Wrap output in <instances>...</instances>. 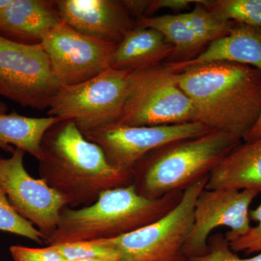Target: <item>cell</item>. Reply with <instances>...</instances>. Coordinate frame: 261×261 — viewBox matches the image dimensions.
I'll list each match as a JSON object with an SVG mask.
<instances>
[{"label": "cell", "instance_id": "cell-32", "mask_svg": "<svg viewBox=\"0 0 261 261\" xmlns=\"http://www.w3.org/2000/svg\"><path fill=\"white\" fill-rule=\"evenodd\" d=\"M8 106H7L4 102L0 101V113H6L8 112Z\"/></svg>", "mask_w": 261, "mask_h": 261}, {"label": "cell", "instance_id": "cell-17", "mask_svg": "<svg viewBox=\"0 0 261 261\" xmlns=\"http://www.w3.org/2000/svg\"><path fill=\"white\" fill-rule=\"evenodd\" d=\"M174 47L153 29L137 27L117 44L111 68L136 70L161 64L172 56Z\"/></svg>", "mask_w": 261, "mask_h": 261}, {"label": "cell", "instance_id": "cell-22", "mask_svg": "<svg viewBox=\"0 0 261 261\" xmlns=\"http://www.w3.org/2000/svg\"><path fill=\"white\" fill-rule=\"evenodd\" d=\"M67 261L118 258L116 247L109 240L75 242L51 245Z\"/></svg>", "mask_w": 261, "mask_h": 261}, {"label": "cell", "instance_id": "cell-31", "mask_svg": "<svg viewBox=\"0 0 261 261\" xmlns=\"http://www.w3.org/2000/svg\"><path fill=\"white\" fill-rule=\"evenodd\" d=\"M75 261H119V259H118V258L89 259V260H75Z\"/></svg>", "mask_w": 261, "mask_h": 261}, {"label": "cell", "instance_id": "cell-11", "mask_svg": "<svg viewBox=\"0 0 261 261\" xmlns=\"http://www.w3.org/2000/svg\"><path fill=\"white\" fill-rule=\"evenodd\" d=\"M61 87H72L111 68L117 44L84 35L61 22L42 43Z\"/></svg>", "mask_w": 261, "mask_h": 261}, {"label": "cell", "instance_id": "cell-14", "mask_svg": "<svg viewBox=\"0 0 261 261\" xmlns=\"http://www.w3.org/2000/svg\"><path fill=\"white\" fill-rule=\"evenodd\" d=\"M61 22L55 1L11 0L0 13V37L37 45Z\"/></svg>", "mask_w": 261, "mask_h": 261}, {"label": "cell", "instance_id": "cell-27", "mask_svg": "<svg viewBox=\"0 0 261 261\" xmlns=\"http://www.w3.org/2000/svg\"><path fill=\"white\" fill-rule=\"evenodd\" d=\"M200 0H151L147 15L156 13L159 10L168 9L173 11H181L190 8Z\"/></svg>", "mask_w": 261, "mask_h": 261}, {"label": "cell", "instance_id": "cell-8", "mask_svg": "<svg viewBox=\"0 0 261 261\" xmlns=\"http://www.w3.org/2000/svg\"><path fill=\"white\" fill-rule=\"evenodd\" d=\"M61 89L42 44L25 45L0 37V96L44 110Z\"/></svg>", "mask_w": 261, "mask_h": 261}, {"label": "cell", "instance_id": "cell-15", "mask_svg": "<svg viewBox=\"0 0 261 261\" xmlns=\"http://www.w3.org/2000/svg\"><path fill=\"white\" fill-rule=\"evenodd\" d=\"M216 62L248 65L261 73V28L236 23L229 34L211 42L198 56L186 61L164 63L179 73L195 65Z\"/></svg>", "mask_w": 261, "mask_h": 261}, {"label": "cell", "instance_id": "cell-3", "mask_svg": "<svg viewBox=\"0 0 261 261\" xmlns=\"http://www.w3.org/2000/svg\"><path fill=\"white\" fill-rule=\"evenodd\" d=\"M183 193L173 192L151 200L139 195L133 184L106 190L92 205L65 207L56 229L44 243L51 246L120 238L166 216L179 203Z\"/></svg>", "mask_w": 261, "mask_h": 261}, {"label": "cell", "instance_id": "cell-20", "mask_svg": "<svg viewBox=\"0 0 261 261\" xmlns=\"http://www.w3.org/2000/svg\"><path fill=\"white\" fill-rule=\"evenodd\" d=\"M204 1L200 0L193 10L181 15L201 42L205 45L227 35L237 23L226 20L207 9L203 5Z\"/></svg>", "mask_w": 261, "mask_h": 261}, {"label": "cell", "instance_id": "cell-13", "mask_svg": "<svg viewBox=\"0 0 261 261\" xmlns=\"http://www.w3.org/2000/svg\"><path fill=\"white\" fill-rule=\"evenodd\" d=\"M62 21L98 40L119 44L137 27L122 0H56Z\"/></svg>", "mask_w": 261, "mask_h": 261}, {"label": "cell", "instance_id": "cell-26", "mask_svg": "<svg viewBox=\"0 0 261 261\" xmlns=\"http://www.w3.org/2000/svg\"><path fill=\"white\" fill-rule=\"evenodd\" d=\"M10 251L15 261H67L51 246L32 248L13 245L10 247Z\"/></svg>", "mask_w": 261, "mask_h": 261}, {"label": "cell", "instance_id": "cell-25", "mask_svg": "<svg viewBox=\"0 0 261 261\" xmlns=\"http://www.w3.org/2000/svg\"><path fill=\"white\" fill-rule=\"evenodd\" d=\"M250 218L257 224L251 226L243 236L228 241L233 252H245L246 254L261 252V202L256 208L250 211Z\"/></svg>", "mask_w": 261, "mask_h": 261}, {"label": "cell", "instance_id": "cell-21", "mask_svg": "<svg viewBox=\"0 0 261 261\" xmlns=\"http://www.w3.org/2000/svg\"><path fill=\"white\" fill-rule=\"evenodd\" d=\"M203 5L226 20L261 28V0H205Z\"/></svg>", "mask_w": 261, "mask_h": 261}, {"label": "cell", "instance_id": "cell-29", "mask_svg": "<svg viewBox=\"0 0 261 261\" xmlns=\"http://www.w3.org/2000/svg\"><path fill=\"white\" fill-rule=\"evenodd\" d=\"M260 137H261V114L252 129L244 137L243 142H251Z\"/></svg>", "mask_w": 261, "mask_h": 261}, {"label": "cell", "instance_id": "cell-16", "mask_svg": "<svg viewBox=\"0 0 261 261\" xmlns=\"http://www.w3.org/2000/svg\"><path fill=\"white\" fill-rule=\"evenodd\" d=\"M205 189L261 193V137L242 142L224 156L209 174Z\"/></svg>", "mask_w": 261, "mask_h": 261}, {"label": "cell", "instance_id": "cell-30", "mask_svg": "<svg viewBox=\"0 0 261 261\" xmlns=\"http://www.w3.org/2000/svg\"><path fill=\"white\" fill-rule=\"evenodd\" d=\"M11 3V0H0V13L2 10L6 8L10 3Z\"/></svg>", "mask_w": 261, "mask_h": 261}, {"label": "cell", "instance_id": "cell-28", "mask_svg": "<svg viewBox=\"0 0 261 261\" xmlns=\"http://www.w3.org/2000/svg\"><path fill=\"white\" fill-rule=\"evenodd\" d=\"M122 2L132 17L137 19V22L140 19L145 18V15H147V9L151 1L150 0H122Z\"/></svg>", "mask_w": 261, "mask_h": 261}, {"label": "cell", "instance_id": "cell-19", "mask_svg": "<svg viewBox=\"0 0 261 261\" xmlns=\"http://www.w3.org/2000/svg\"><path fill=\"white\" fill-rule=\"evenodd\" d=\"M138 27L153 29L161 33L174 47L171 58H180L197 53L204 44L187 24L181 13L161 16L146 17L137 22Z\"/></svg>", "mask_w": 261, "mask_h": 261}, {"label": "cell", "instance_id": "cell-9", "mask_svg": "<svg viewBox=\"0 0 261 261\" xmlns=\"http://www.w3.org/2000/svg\"><path fill=\"white\" fill-rule=\"evenodd\" d=\"M258 195L251 190L204 189L196 200L193 226L184 247L187 260L208 252L207 241L216 228H228L227 241L245 234L252 226L250 207Z\"/></svg>", "mask_w": 261, "mask_h": 261}, {"label": "cell", "instance_id": "cell-18", "mask_svg": "<svg viewBox=\"0 0 261 261\" xmlns=\"http://www.w3.org/2000/svg\"><path fill=\"white\" fill-rule=\"evenodd\" d=\"M62 120L57 117L33 118L18 113H0V148L13 152V147L40 159L43 137L51 127Z\"/></svg>", "mask_w": 261, "mask_h": 261}, {"label": "cell", "instance_id": "cell-4", "mask_svg": "<svg viewBox=\"0 0 261 261\" xmlns=\"http://www.w3.org/2000/svg\"><path fill=\"white\" fill-rule=\"evenodd\" d=\"M242 141L219 130L173 141L151 151L132 170L136 191L155 200L185 190L209 176L221 159Z\"/></svg>", "mask_w": 261, "mask_h": 261}, {"label": "cell", "instance_id": "cell-24", "mask_svg": "<svg viewBox=\"0 0 261 261\" xmlns=\"http://www.w3.org/2000/svg\"><path fill=\"white\" fill-rule=\"evenodd\" d=\"M207 244L208 252L205 255L185 261H261V252L249 258L239 257L231 250L224 235L221 233L211 235Z\"/></svg>", "mask_w": 261, "mask_h": 261}, {"label": "cell", "instance_id": "cell-12", "mask_svg": "<svg viewBox=\"0 0 261 261\" xmlns=\"http://www.w3.org/2000/svg\"><path fill=\"white\" fill-rule=\"evenodd\" d=\"M22 149L15 148L8 159H0V187L19 215L36 226L44 240L54 232L61 211L67 207L59 193L42 178L29 174Z\"/></svg>", "mask_w": 261, "mask_h": 261}, {"label": "cell", "instance_id": "cell-5", "mask_svg": "<svg viewBox=\"0 0 261 261\" xmlns=\"http://www.w3.org/2000/svg\"><path fill=\"white\" fill-rule=\"evenodd\" d=\"M196 121L195 108L179 84V74L161 64L132 70L118 124L165 126Z\"/></svg>", "mask_w": 261, "mask_h": 261}, {"label": "cell", "instance_id": "cell-10", "mask_svg": "<svg viewBox=\"0 0 261 261\" xmlns=\"http://www.w3.org/2000/svg\"><path fill=\"white\" fill-rule=\"evenodd\" d=\"M211 130L198 121L153 126L115 123L83 135L102 149L113 167L132 171L151 151L173 141L200 137Z\"/></svg>", "mask_w": 261, "mask_h": 261}, {"label": "cell", "instance_id": "cell-2", "mask_svg": "<svg viewBox=\"0 0 261 261\" xmlns=\"http://www.w3.org/2000/svg\"><path fill=\"white\" fill-rule=\"evenodd\" d=\"M196 121L243 142L261 114V73L248 65L216 62L178 73Z\"/></svg>", "mask_w": 261, "mask_h": 261}, {"label": "cell", "instance_id": "cell-6", "mask_svg": "<svg viewBox=\"0 0 261 261\" xmlns=\"http://www.w3.org/2000/svg\"><path fill=\"white\" fill-rule=\"evenodd\" d=\"M132 71L109 68L83 83L61 87L47 109L48 116L73 121L83 134L117 123Z\"/></svg>", "mask_w": 261, "mask_h": 261}, {"label": "cell", "instance_id": "cell-7", "mask_svg": "<svg viewBox=\"0 0 261 261\" xmlns=\"http://www.w3.org/2000/svg\"><path fill=\"white\" fill-rule=\"evenodd\" d=\"M208 176L184 191L179 203L152 224L120 238L108 240L116 247L119 261H185L184 247L194 223L195 202Z\"/></svg>", "mask_w": 261, "mask_h": 261}, {"label": "cell", "instance_id": "cell-23", "mask_svg": "<svg viewBox=\"0 0 261 261\" xmlns=\"http://www.w3.org/2000/svg\"><path fill=\"white\" fill-rule=\"evenodd\" d=\"M0 231H6L44 243V236L32 223L19 215L10 203L5 192L0 187Z\"/></svg>", "mask_w": 261, "mask_h": 261}, {"label": "cell", "instance_id": "cell-1", "mask_svg": "<svg viewBox=\"0 0 261 261\" xmlns=\"http://www.w3.org/2000/svg\"><path fill=\"white\" fill-rule=\"evenodd\" d=\"M38 161L39 177L70 207L92 205L102 192L133 182L132 171L113 167L102 149L70 120L58 122L46 132Z\"/></svg>", "mask_w": 261, "mask_h": 261}]
</instances>
